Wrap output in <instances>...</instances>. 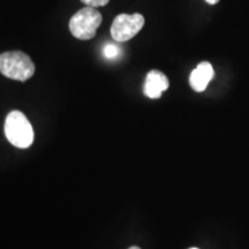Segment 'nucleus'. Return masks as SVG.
Returning <instances> with one entry per match:
<instances>
[{
  "mask_svg": "<svg viewBox=\"0 0 249 249\" xmlns=\"http://www.w3.org/2000/svg\"><path fill=\"white\" fill-rule=\"evenodd\" d=\"M5 135L11 144L20 149L29 148L35 138L30 121L20 111L9 112L6 117Z\"/></svg>",
  "mask_w": 249,
  "mask_h": 249,
  "instance_id": "f257e3e1",
  "label": "nucleus"
},
{
  "mask_svg": "<svg viewBox=\"0 0 249 249\" xmlns=\"http://www.w3.org/2000/svg\"><path fill=\"white\" fill-rule=\"evenodd\" d=\"M0 73L8 79L24 82L34 75L35 65L24 52H5L0 54Z\"/></svg>",
  "mask_w": 249,
  "mask_h": 249,
  "instance_id": "f03ea898",
  "label": "nucleus"
},
{
  "mask_svg": "<svg viewBox=\"0 0 249 249\" xmlns=\"http://www.w3.org/2000/svg\"><path fill=\"white\" fill-rule=\"evenodd\" d=\"M102 14L96 8L87 7L80 9L70 21V30L75 38L88 40L95 37L96 31L102 23Z\"/></svg>",
  "mask_w": 249,
  "mask_h": 249,
  "instance_id": "7ed1b4c3",
  "label": "nucleus"
},
{
  "mask_svg": "<svg viewBox=\"0 0 249 249\" xmlns=\"http://www.w3.org/2000/svg\"><path fill=\"white\" fill-rule=\"evenodd\" d=\"M143 26H144V18L141 14L118 15L111 27L112 38L120 43L127 42L138 35Z\"/></svg>",
  "mask_w": 249,
  "mask_h": 249,
  "instance_id": "20e7f679",
  "label": "nucleus"
},
{
  "mask_svg": "<svg viewBox=\"0 0 249 249\" xmlns=\"http://www.w3.org/2000/svg\"><path fill=\"white\" fill-rule=\"evenodd\" d=\"M170 86L169 79L160 71H149L144 83V93L151 99L160 98Z\"/></svg>",
  "mask_w": 249,
  "mask_h": 249,
  "instance_id": "39448f33",
  "label": "nucleus"
},
{
  "mask_svg": "<svg viewBox=\"0 0 249 249\" xmlns=\"http://www.w3.org/2000/svg\"><path fill=\"white\" fill-rule=\"evenodd\" d=\"M214 71L210 62L203 61L197 65V67L192 71L189 76V83L193 90L197 92L204 91L211 80L213 79Z\"/></svg>",
  "mask_w": 249,
  "mask_h": 249,
  "instance_id": "423d86ee",
  "label": "nucleus"
},
{
  "mask_svg": "<svg viewBox=\"0 0 249 249\" xmlns=\"http://www.w3.org/2000/svg\"><path fill=\"white\" fill-rule=\"evenodd\" d=\"M103 53H104L105 58L107 59H113L116 58L118 54H119V48L114 44H107L104 46V50H103Z\"/></svg>",
  "mask_w": 249,
  "mask_h": 249,
  "instance_id": "0eeeda50",
  "label": "nucleus"
},
{
  "mask_svg": "<svg viewBox=\"0 0 249 249\" xmlns=\"http://www.w3.org/2000/svg\"><path fill=\"white\" fill-rule=\"evenodd\" d=\"M83 4H86L89 7H93V8H97V7H103V6L107 5L110 0H81Z\"/></svg>",
  "mask_w": 249,
  "mask_h": 249,
  "instance_id": "6e6552de",
  "label": "nucleus"
},
{
  "mask_svg": "<svg viewBox=\"0 0 249 249\" xmlns=\"http://www.w3.org/2000/svg\"><path fill=\"white\" fill-rule=\"evenodd\" d=\"M205 1H207L208 4H210V5H214V4H217L219 0H205Z\"/></svg>",
  "mask_w": 249,
  "mask_h": 249,
  "instance_id": "1a4fd4ad",
  "label": "nucleus"
},
{
  "mask_svg": "<svg viewBox=\"0 0 249 249\" xmlns=\"http://www.w3.org/2000/svg\"><path fill=\"white\" fill-rule=\"evenodd\" d=\"M129 249H141V248H139V247H136V246H134V247H130Z\"/></svg>",
  "mask_w": 249,
  "mask_h": 249,
  "instance_id": "9d476101",
  "label": "nucleus"
}]
</instances>
